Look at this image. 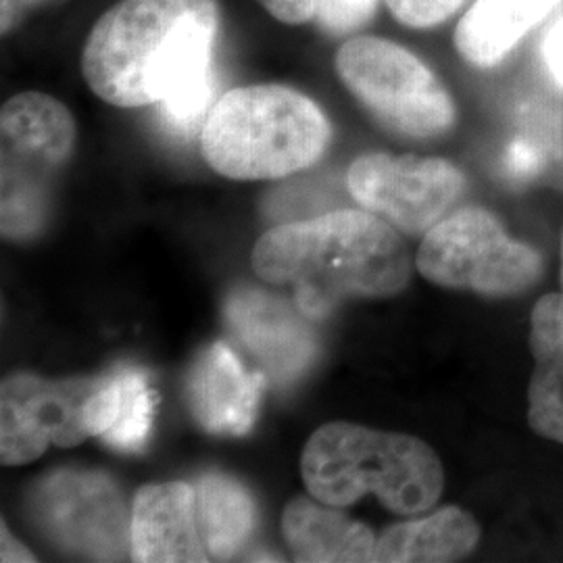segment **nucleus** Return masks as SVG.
Instances as JSON below:
<instances>
[{"instance_id": "obj_25", "label": "nucleus", "mask_w": 563, "mask_h": 563, "mask_svg": "<svg viewBox=\"0 0 563 563\" xmlns=\"http://www.w3.org/2000/svg\"><path fill=\"white\" fill-rule=\"evenodd\" d=\"M0 543H2V562H36V558L25 549V544H21L9 530H7V526L2 523V539H0Z\"/></svg>"}, {"instance_id": "obj_23", "label": "nucleus", "mask_w": 563, "mask_h": 563, "mask_svg": "<svg viewBox=\"0 0 563 563\" xmlns=\"http://www.w3.org/2000/svg\"><path fill=\"white\" fill-rule=\"evenodd\" d=\"M263 9L286 25H301L316 20L318 0H257Z\"/></svg>"}, {"instance_id": "obj_26", "label": "nucleus", "mask_w": 563, "mask_h": 563, "mask_svg": "<svg viewBox=\"0 0 563 563\" xmlns=\"http://www.w3.org/2000/svg\"><path fill=\"white\" fill-rule=\"evenodd\" d=\"M25 9L23 0H2V34L11 32L20 20V11Z\"/></svg>"}, {"instance_id": "obj_22", "label": "nucleus", "mask_w": 563, "mask_h": 563, "mask_svg": "<svg viewBox=\"0 0 563 563\" xmlns=\"http://www.w3.org/2000/svg\"><path fill=\"white\" fill-rule=\"evenodd\" d=\"M541 59L549 78L563 90V15L547 30L541 42Z\"/></svg>"}, {"instance_id": "obj_16", "label": "nucleus", "mask_w": 563, "mask_h": 563, "mask_svg": "<svg viewBox=\"0 0 563 563\" xmlns=\"http://www.w3.org/2000/svg\"><path fill=\"white\" fill-rule=\"evenodd\" d=\"M534 372L528 384V426L563 444V292L541 297L530 313Z\"/></svg>"}, {"instance_id": "obj_1", "label": "nucleus", "mask_w": 563, "mask_h": 563, "mask_svg": "<svg viewBox=\"0 0 563 563\" xmlns=\"http://www.w3.org/2000/svg\"><path fill=\"white\" fill-rule=\"evenodd\" d=\"M216 0H120L88 34L81 74L115 107L159 104L174 132L190 134L213 101Z\"/></svg>"}, {"instance_id": "obj_5", "label": "nucleus", "mask_w": 563, "mask_h": 563, "mask_svg": "<svg viewBox=\"0 0 563 563\" xmlns=\"http://www.w3.org/2000/svg\"><path fill=\"white\" fill-rule=\"evenodd\" d=\"M416 267L426 280L474 292L486 299H511L543 278V255L505 232L501 220L483 207H462L423 234Z\"/></svg>"}, {"instance_id": "obj_24", "label": "nucleus", "mask_w": 563, "mask_h": 563, "mask_svg": "<svg viewBox=\"0 0 563 563\" xmlns=\"http://www.w3.org/2000/svg\"><path fill=\"white\" fill-rule=\"evenodd\" d=\"M507 167L518 178H530L541 172L543 155L541 151L528 141H514L507 148Z\"/></svg>"}, {"instance_id": "obj_3", "label": "nucleus", "mask_w": 563, "mask_h": 563, "mask_svg": "<svg viewBox=\"0 0 563 563\" xmlns=\"http://www.w3.org/2000/svg\"><path fill=\"white\" fill-rule=\"evenodd\" d=\"M302 483L323 504L349 507L365 495L399 516H418L439 504L443 463L418 437L349 422L325 423L305 444Z\"/></svg>"}, {"instance_id": "obj_8", "label": "nucleus", "mask_w": 563, "mask_h": 563, "mask_svg": "<svg viewBox=\"0 0 563 563\" xmlns=\"http://www.w3.org/2000/svg\"><path fill=\"white\" fill-rule=\"evenodd\" d=\"M346 186L365 211L416 236L453 211L465 192V176L437 157L365 153L349 167Z\"/></svg>"}, {"instance_id": "obj_4", "label": "nucleus", "mask_w": 563, "mask_h": 563, "mask_svg": "<svg viewBox=\"0 0 563 563\" xmlns=\"http://www.w3.org/2000/svg\"><path fill=\"white\" fill-rule=\"evenodd\" d=\"M330 139V121L309 97L260 84L234 88L211 107L201 148L225 178L278 180L320 162Z\"/></svg>"}, {"instance_id": "obj_13", "label": "nucleus", "mask_w": 563, "mask_h": 563, "mask_svg": "<svg viewBox=\"0 0 563 563\" xmlns=\"http://www.w3.org/2000/svg\"><path fill=\"white\" fill-rule=\"evenodd\" d=\"M130 558L134 562L211 560L197 526V488L186 483L146 484L132 505Z\"/></svg>"}, {"instance_id": "obj_19", "label": "nucleus", "mask_w": 563, "mask_h": 563, "mask_svg": "<svg viewBox=\"0 0 563 563\" xmlns=\"http://www.w3.org/2000/svg\"><path fill=\"white\" fill-rule=\"evenodd\" d=\"M195 488L197 526L209 558H234L257 523L253 497L241 483L223 474H205Z\"/></svg>"}, {"instance_id": "obj_27", "label": "nucleus", "mask_w": 563, "mask_h": 563, "mask_svg": "<svg viewBox=\"0 0 563 563\" xmlns=\"http://www.w3.org/2000/svg\"><path fill=\"white\" fill-rule=\"evenodd\" d=\"M23 2H25V7H42V4H51L55 0H23Z\"/></svg>"}, {"instance_id": "obj_15", "label": "nucleus", "mask_w": 563, "mask_h": 563, "mask_svg": "<svg viewBox=\"0 0 563 563\" xmlns=\"http://www.w3.org/2000/svg\"><path fill=\"white\" fill-rule=\"evenodd\" d=\"M155 405L157 393L148 376L142 369L123 367L101 376V384L84 407V426L102 443L123 453H139L148 441Z\"/></svg>"}, {"instance_id": "obj_11", "label": "nucleus", "mask_w": 563, "mask_h": 563, "mask_svg": "<svg viewBox=\"0 0 563 563\" xmlns=\"http://www.w3.org/2000/svg\"><path fill=\"white\" fill-rule=\"evenodd\" d=\"M225 323L278 383H292L318 357L320 341L299 302L260 288H239L225 301Z\"/></svg>"}, {"instance_id": "obj_9", "label": "nucleus", "mask_w": 563, "mask_h": 563, "mask_svg": "<svg viewBox=\"0 0 563 563\" xmlns=\"http://www.w3.org/2000/svg\"><path fill=\"white\" fill-rule=\"evenodd\" d=\"M101 378L46 380L15 374L0 390V462L25 465L51 446H76L90 434L84 407Z\"/></svg>"}, {"instance_id": "obj_10", "label": "nucleus", "mask_w": 563, "mask_h": 563, "mask_svg": "<svg viewBox=\"0 0 563 563\" xmlns=\"http://www.w3.org/2000/svg\"><path fill=\"white\" fill-rule=\"evenodd\" d=\"M42 528L57 543L95 560L130 553V522L118 486L99 472H59L36 495Z\"/></svg>"}, {"instance_id": "obj_20", "label": "nucleus", "mask_w": 563, "mask_h": 563, "mask_svg": "<svg viewBox=\"0 0 563 563\" xmlns=\"http://www.w3.org/2000/svg\"><path fill=\"white\" fill-rule=\"evenodd\" d=\"M380 0H318L316 21L323 32L342 36L369 23Z\"/></svg>"}, {"instance_id": "obj_18", "label": "nucleus", "mask_w": 563, "mask_h": 563, "mask_svg": "<svg viewBox=\"0 0 563 563\" xmlns=\"http://www.w3.org/2000/svg\"><path fill=\"white\" fill-rule=\"evenodd\" d=\"M481 543V523L446 505L422 520L395 523L376 541L374 562H460Z\"/></svg>"}, {"instance_id": "obj_17", "label": "nucleus", "mask_w": 563, "mask_h": 563, "mask_svg": "<svg viewBox=\"0 0 563 563\" xmlns=\"http://www.w3.org/2000/svg\"><path fill=\"white\" fill-rule=\"evenodd\" d=\"M562 0H476L455 30V48L474 67L490 69Z\"/></svg>"}, {"instance_id": "obj_14", "label": "nucleus", "mask_w": 563, "mask_h": 563, "mask_svg": "<svg viewBox=\"0 0 563 563\" xmlns=\"http://www.w3.org/2000/svg\"><path fill=\"white\" fill-rule=\"evenodd\" d=\"M320 499L297 497L282 514V534L297 562H374V532Z\"/></svg>"}, {"instance_id": "obj_2", "label": "nucleus", "mask_w": 563, "mask_h": 563, "mask_svg": "<svg viewBox=\"0 0 563 563\" xmlns=\"http://www.w3.org/2000/svg\"><path fill=\"white\" fill-rule=\"evenodd\" d=\"M253 267L267 284L292 286L295 301L311 318H323L344 299L399 295L413 262L395 225L372 211L342 209L265 232Z\"/></svg>"}, {"instance_id": "obj_21", "label": "nucleus", "mask_w": 563, "mask_h": 563, "mask_svg": "<svg viewBox=\"0 0 563 563\" xmlns=\"http://www.w3.org/2000/svg\"><path fill=\"white\" fill-rule=\"evenodd\" d=\"M465 0H386L395 20L416 30L434 27L460 11Z\"/></svg>"}, {"instance_id": "obj_7", "label": "nucleus", "mask_w": 563, "mask_h": 563, "mask_svg": "<svg viewBox=\"0 0 563 563\" xmlns=\"http://www.w3.org/2000/svg\"><path fill=\"white\" fill-rule=\"evenodd\" d=\"M344 88L386 130L409 139H434L457 120L455 102L432 69L395 42L357 36L336 53Z\"/></svg>"}, {"instance_id": "obj_12", "label": "nucleus", "mask_w": 563, "mask_h": 563, "mask_svg": "<svg viewBox=\"0 0 563 563\" xmlns=\"http://www.w3.org/2000/svg\"><path fill=\"white\" fill-rule=\"evenodd\" d=\"M263 376L249 372L223 341L213 342L195 362L186 395L202 430L216 437L246 434L262 401Z\"/></svg>"}, {"instance_id": "obj_6", "label": "nucleus", "mask_w": 563, "mask_h": 563, "mask_svg": "<svg viewBox=\"0 0 563 563\" xmlns=\"http://www.w3.org/2000/svg\"><path fill=\"white\" fill-rule=\"evenodd\" d=\"M2 234L32 239L46 220L48 188L76 148V121L63 102L23 92L2 104Z\"/></svg>"}]
</instances>
